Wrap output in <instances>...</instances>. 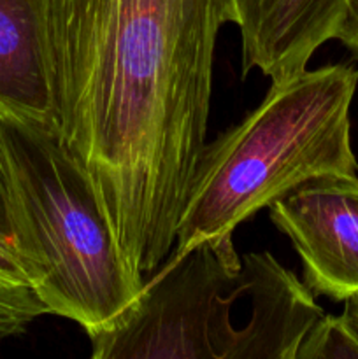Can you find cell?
Returning <instances> with one entry per match:
<instances>
[{
    "label": "cell",
    "mask_w": 358,
    "mask_h": 359,
    "mask_svg": "<svg viewBox=\"0 0 358 359\" xmlns=\"http://www.w3.org/2000/svg\"><path fill=\"white\" fill-rule=\"evenodd\" d=\"M58 128L133 273L154 272L206 147L220 30L241 0H53Z\"/></svg>",
    "instance_id": "cell-1"
},
{
    "label": "cell",
    "mask_w": 358,
    "mask_h": 359,
    "mask_svg": "<svg viewBox=\"0 0 358 359\" xmlns=\"http://www.w3.org/2000/svg\"><path fill=\"white\" fill-rule=\"evenodd\" d=\"M0 158L14 212V245L49 314L104 332L137 300L133 273L97 189L56 125L0 109Z\"/></svg>",
    "instance_id": "cell-2"
},
{
    "label": "cell",
    "mask_w": 358,
    "mask_h": 359,
    "mask_svg": "<svg viewBox=\"0 0 358 359\" xmlns=\"http://www.w3.org/2000/svg\"><path fill=\"white\" fill-rule=\"evenodd\" d=\"M358 69L326 65L272 81L241 123L206 144L172 251L228 237L311 179L357 175L350 107Z\"/></svg>",
    "instance_id": "cell-3"
},
{
    "label": "cell",
    "mask_w": 358,
    "mask_h": 359,
    "mask_svg": "<svg viewBox=\"0 0 358 359\" xmlns=\"http://www.w3.org/2000/svg\"><path fill=\"white\" fill-rule=\"evenodd\" d=\"M242 263L228 237L171 251L137 300L104 332L90 335L93 359H220L234 330Z\"/></svg>",
    "instance_id": "cell-4"
},
{
    "label": "cell",
    "mask_w": 358,
    "mask_h": 359,
    "mask_svg": "<svg viewBox=\"0 0 358 359\" xmlns=\"http://www.w3.org/2000/svg\"><path fill=\"white\" fill-rule=\"evenodd\" d=\"M272 223L298 252L312 294L344 302L358 293V177L311 179L269 207Z\"/></svg>",
    "instance_id": "cell-5"
},
{
    "label": "cell",
    "mask_w": 358,
    "mask_h": 359,
    "mask_svg": "<svg viewBox=\"0 0 358 359\" xmlns=\"http://www.w3.org/2000/svg\"><path fill=\"white\" fill-rule=\"evenodd\" d=\"M242 290L251 304L248 325L234 328L223 359H295L323 309L312 291L270 252L241 258Z\"/></svg>",
    "instance_id": "cell-6"
},
{
    "label": "cell",
    "mask_w": 358,
    "mask_h": 359,
    "mask_svg": "<svg viewBox=\"0 0 358 359\" xmlns=\"http://www.w3.org/2000/svg\"><path fill=\"white\" fill-rule=\"evenodd\" d=\"M351 0H241L242 77L260 70L272 81L302 72L343 21Z\"/></svg>",
    "instance_id": "cell-7"
},
{
    "label": "cell",
    "mask_w": 358,
    "mask_h": 359,
    "mask_svg": "<svg viewBox=\"0 0 358 359\" xmlns=\"http://www.w3.org/2000/svg\"><path fill=\"white\" fill-rule=\"evenodd\" d=\"M53 0H0V109L58 126Z\"/></svg>",
    "instance_id": "cell-8"
},
{
    "label": "cell",
    "mask_w": 358,
    "mask_h": 359,
    "mask_svg": "<svg viewBox=\"0 0 358 359\" xmlns=\"http://www.w3.org/2000/svg\"><path fill=\"white\" fill-rule=\"evenodd\" d=\"M295 359H358V339L340 316H319L298 346Z\"/></svg>",
    "instance_id": "cell-9"
},
{
    "label": "cell",
    "mask_w": 358,
    "mask_h": 359,
    "mask_svg": "<svg viewBox=\"0 0 358 359\" xmlns=\"http://www.w3.org/2000/svg\"><path fill=\"white\" fill-rule=\"evenodd\" d=\"M49 314L34 287L0 283V342L21 335L34 319Z\"/></svg>",
    "instance_id": "cell-10"
},
{
    "label": "cell",
    "mask_w": 358,
    "mask_h": 359,
    "mask_svg": "<svg viewBox=\"0 0 358 359\" xmlns=\"http://www.w3.org/2000/svg\"><path fill=\"white\" fill-rule=\"evenodd\" d=\"M0 283L14 286H30V277L25 269L16 245L0 233Z\"/></svg>",
    "instance_id": "cell-11"
},
{
    "label": "cell",
    "mask_w": 358,
    "mask_h": 359,
    "mask_svg": "<svg viewBox=\"0 0 358 359\" xmlns=\"http://www.w3.org/2000/svg\"><path fill=\"white\" fill-rule=\"evenodd\" d=\"M337 41L343 42L353 56L358 58V0H351L344 13L343 21L336 32Z\"/></svg>",
    "instance_id": "cell-12"
},
{
    "label": "cell",
    "mask_w": 358,
    "mask_h": 359,
    "mask_svg": "<svg viewBox=\"0 0 358 359\" xmlns=\"http://www.w3.org/2000/svg\"><path fill=\"white\" fill-rule=\"evenodd\" d=\"M0 233L9 238L14 244V235H16V226H14V212L13 203H11L9 188H7L6 170H4L2 158H0Z\"/></svg>",
    "instance_id": "cell-13"
},
{
    "label": "cell",
    "mask_w": 358,
    "mask_h": 359,
    "mask_svg": "<svg viewBox=\"0 0 358 359\" xmlns=\"http://www.w3.org/2000/svg\"><path fill=\"white\" fill-rule=\"evenodd\" d=\"M340 318L346 323L347 328L351 330V333L358 339V293L350 294L344 300V311Z\"/></svg>",
    "instance_id": "cell-14"
}]
</instances>
